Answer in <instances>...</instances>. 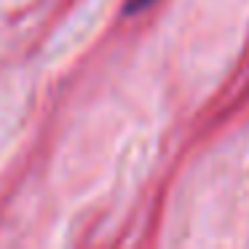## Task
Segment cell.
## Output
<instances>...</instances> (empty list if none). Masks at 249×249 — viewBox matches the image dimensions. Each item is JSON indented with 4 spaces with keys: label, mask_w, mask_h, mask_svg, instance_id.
<instances>
[{
    "label": "cell",
    "mask_w": 249,
    "mask_h": 249,
    "mask_svg": "<svg viewBox=\"0 0 249 249\" xmlns=\"http://www.w3.org/2000/svg\"><path fill=\"white\" fill-rule=\"evenodd\" d=\"M156 0H126V14H140L142 8L153 6Z\"/></svg>",
    "instance_id": "1"
}]
</instances>
